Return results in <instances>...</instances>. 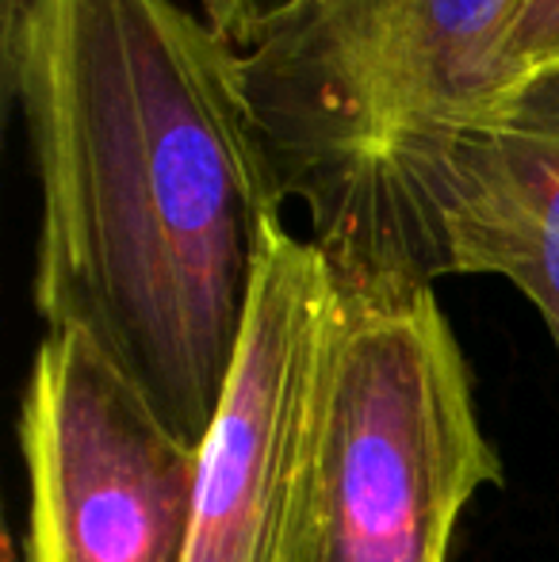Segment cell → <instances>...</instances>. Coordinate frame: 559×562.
<instances>
[{
    "instance_id": "6da1fadb",
    "label": "cell",
    "mask_w": 559,
    "mask_h": 562,
    "mask_svg": "<svg viewBox=\"0 0 559 562\" xmlns=\"http://www.w3.org/2000/svg\"><path fill=\"white\" fill-rule=\"evenodd\" d=\"M0 74L38 172L46 334H81L203 445L283 215L242 50L177 0H27Z\"/></svg>"
},
{
    "instance_id": "7a4b0ae2",
    "label": "cell",
    "mask_w": 559,
    "mask_h": 562,
    "mask_svg": "<svg viewBox=\"0 0 559 562\" xmlns=\"http://www.w3.org/2000/svg\"><path fill=\"white\" fill-rule=\"evenodd\" d=\"M514 0H283L242 46V85L283 203L303 200L337 280L422 288V192L502 100Z\"/></svg>"
},
{
    "instance_id": "3957f363",
    "label": "cell",
    "mask_w": 559,
    "mask_h": 562,
    "mask_svg": "<svg viewBox=\"0 0 559 562\" xmlns=\"http://www.w3.org/2000/svg\"><path fill=\"white\" fill-rule=\"evenodd\" d=\"M502 479L437 291L334 276L277 562H448Z\"/></svg>"
},
{
    "instance_id": "277c9868",
    "label": "cell",
    "mask_w": 559,
    "mask_h": 562,
    "mask_svg": "<svg viewBox=\"0 0 559 562\" xmlns=\"http://www.w3.org/2000/svg\"><path fill=\"white\" fill-rule=\"evenodd\" d=\"M23 562H185L203 445L180 440L81 334H46L15 422Z\"/></svg>"
},
{
    "instance_id": "5b68a950",
    "label": "cell",
    "mask_w": 559,
    "mask_h": 562,
    "mask_svg": "<svg viewBox=\"0 0 559 562\" xmlns=\"http://www.w3.org/2000/svg\"><path fill=\"white\" fill-rule=\"evenodd\" d=\"M329 306V260L311 237L291 234L283 215L269 218L231 383L200 451L185 562H277Z\"/></svg>"
},
{
    "instance_id": "8992f818",
    "label": "cell",
    "mask_w": 559,
    "mask_h": 562,
    "mask_svg": "<svg viewBox=\"0 0 559 562\" xmlns=\"http://www.w3.org/2000/svg\"><path fill=\"white\" fill-rule=\"evenodd\" d=\"M414 272L422 288L445 276L510 280L559 356V69L452 138L422 192Z\"/></svg>"
},
{
    "instance_id": "52a82bcc",
    "label": "cell",
    "mask_w": 559,
    "mask_h": 562,
    "mask_svg": "<svg viewBox=\"0 0 559 562\" xmlns=\"http://www.w3.org/2000/svg\"><path fill=\"white\" fill-rule=\"evenodd\" d=\"M559 69V0H514L494 46V81L502 97Z\"/></svg>"
},
{
    "instance_id": "ba28073f",
    "label": "cell",
    "mask_w": 559,
    "mask_h": 562,
    "mask_svg": "<svg viewBox=\"0 0 559 562\" xmlns=\"http://www.w3.org/2000/svg\"><path fill=\"white\" fill-rule=\"evenodd\" d=\"M283 0H203V20L231 46H249Z\"/></svg>"
},
{
    "instance_id": "9c48e42d",
    "label": "cell",
    "mask_w": 559,
    "mask_h": 562,
    "mask_svg": "<svg viewBox=\"0 0 559 562\" xmlns=\"http://www.w3.org/2000/svg\"><path fill=\"white\" fill-rule=\"evenodd\" d=\"M23 4H27V0H0V46L12 38L15 23H20V15H23Z\"/></svg>"
}]
</instances>
